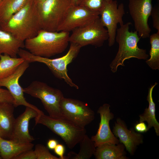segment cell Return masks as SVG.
Instances as JSON below:
<instances>
[{
  "label": "cell",
  "mask_w": 159,
  "mask_h": 159,
  "mask_svg": "<svg viewBox=\"0 0 159 159\" xmlns=\"http://www.w3.org/2000/svg\"><path fill=\"white\" fill-rule=\"evenodd\" d=\"M42 29L37 8L33 0L0 24V29L24 42L36 36Z\"/></svg>",
  "instance_id": "1"
},
{
  "label": "cell",
  "mask_w": 159,
  "mask_h": 159,
  "mask_svg": "<svg viewBox=\"0 0 159 159\" xmlns=\"http://www.w3.org/2000/svg\"><path fill=\"white\" fill-rule=\"evenodd\" d=\"M69 32L41 29L35 37L24 42V47L32 54L49 58L64 52L69 42Z\"/></svg>",
  "instance_id": "2"
},
{
  "label": "cell",
  "mask_w": 159,
  "mask_h": 159,
  "mask_svg": "<svg viewBox=\"0 0 159 159\" xmlns=\"http://www.w3.org/2000/svg\"><path fill=\"white\" fill-rule=\"evenodd\" d=\"M131 22L120 26L117 29L115 39L119 44L117 52L110 64L111 70L115 72L119 66H124V61L131 58L147 60L148 55L145 49L140 48L138 45L140 38L137 32L130 31Z\"/></svg>",
  "instance_id": "3"
},
{
  "label": "cell",
  "mask_w": 159,
  "mask_h": 159,
  "mask_svg": "<svg viewBox=\"0 0 159 159\" xmlns=\"http://www.w3.org/2000/svg\"><path fill=\"white\" fill-rule=\"evenodd\" d=\"M81 48L76 43L70 42L69 50L65 55L54 59L34 55L22 48L19 49L18 55L29 63L37 62L45 64L56 77L63 79L70 86L78 89V86L69 76L67 68V65L77 56Z\"/></svg>",
  "instance_id": "4"
},
{
  "label": "cell",
  "mask_w": 159,
  "mask_h": 159,
  "mask_svg": "<svg viewBox=\"0 0 159 159\" xmlns=\"http://www.w3.org/2000/svg\"><path fill=\"white\" fill-rule=\"evenodd\" d=\"M35 125L45 126L59 136L69 149H73L86 135L85 128L80 127L64 118L56 119L44 113L35 118Z\"/></svg>",
  "instance_id": "5"
},
{
  "label": "cell",
  "mask_w": 159,
  "mask_h": 159,
  "mask_svg": "<svg viewBox=\"0 0 159 159\" xmlns=\"http://www.w3.org/2000/svg\"><path fill=\"white\" fill-rule=\"evenodd\" d=\"M23 90L24 93L39 99L49 116L56 119L64 118L60 103L64 96L60 90L44 82L34 81L23 88Z\"/></svg>",
  "instance_id": "6"
},
{
  "label": "cell",
  "mask_w": 159,
  "mask_h": 159,
  "mask_svg": "<svg viewBox=\"0 0 159 159\" xmlns=\"http://www.w3.org/2000/svg\"><path fill=\"white\" fill-rule=\"evenodd\" d=\"M72 5L71 0H45L37 5L42 29L57 31Z\"/></svg>",
  "instance_id": "7"
},
{
  "label": "cell",
  "mask_w": 159,
  "mask_h": 159,
  "mask_svg": "<svg viewBox=\"0 0 159 159\" xmlns=\"http://www.w3.org/2000/svg\"><path fill=\"white\" fill-rule=\"evenodd\" d=\"M72 31L69 42L76 43L81 47L89 45L100 47L108 39L107 30L101 23L100 17Z\"/></svg>",
  "instance_id": "8"
},
{
  "label": "cell",
  "mask_w": 159,
  "mask_h": 159,
  "mask_svg": "<svg viewBox=\"0 0 159 159\" xmlns=\"http://www.w3.org/2000/svg\"><path fill=\"white\" fill-rule=\"evenodd\" d=\"M60 107L64 118L81 127L85 128L95 118L94 112L87 103L79 100L64 97Z\"/></svg>",
  "instance_id": "9"
},
{
  "label": "cell",
  "mask_w": 159,
  "mask_h": 159,
  "mask_svg": "<svg viewBox=\"0 0 159 159\" xmlns=\"http://www.w3.org/2000/svg\"><path fill=\"white\" fill-rule=\"evenodd\" d=\"M100 18L102 25L107 28L108 35V45L112 46L115 42L117 25L124 24L123 17L125 14L124 5H118L117 1L112 0L103 2L99 12Z\"/></svg>",
  "instance_id": "10"
},
{
  "label": "cell",
  "mask_w": 159,
  "mask_h": 159,
  "mask_svg": "<svg viewBox=\"0 0 159 159\" xmlns=\"http://www.w3.org/2000/svg\"><path fill=\"white\" fill-rule=\"evenodd\" d=\"M152 0H129V14L134 23L135 30L139 37H149L151 31L148 24L153 8Z\"/></svg>",
  "instance_id": "11"
},
{
  "label": "cell",
  "mask_w": 159,
  "mask_h": 159,
  "mask_svg": "<svg viewBox=\"0 0 159 159\" xmlns=\"http://www.w3.org/2000/svg\"><path fill=\"white\" fill-rule=\"evenodd\" d=\"M29 62L24 60L13 74L0 79V87H6L10 92L14 99L13 105L15 107L20 105L29 107L34 110L39 115L44 113L36 106L26 101L24 96L23 88L19 83V78L29 67Z\"/></svg>",
  "instance_id": "12"
},
{
  "label": "cell",
  "mask_w": 159,
  "mask_h": 159,
  "mask_svg": "<svg viewBox=\"0 0 159 159\" xmlns=\"http://www.w3.org/2000/svg\"><path fill=\"white\" fill-rule=\"evenodd\" d=\"M99 14V12L91 10L82 6L72 5L57 32H69L98 18Z\"/></svg>",
  "instance_id": "13"
},
{
  "label": "cell",
  "mask_w": 159,
  "mask_h": 159,
  "mask_svg": "<svg viewBox=\"0 0 159 159\" xmlns=\"http://www.w3.org/2000/svg\"><path fill=\"white\" fill-rule=\"evenodd\" d=\"M110 107L109 104L105 103L100 106L97 110L100 118L99 128L96 135L91 138L96 147L105 143L115 144L120 143L119 139L115 136L110 128V121L114 116L110 111Z\"/></svg>",
  "instance_id": "14"
},
{
  "label": "cell",
  "mask_w": 159,
  "mask_h": 159,
  "mask_svg": "<svg viewBox=\"0 0 159 159\" xmlns=\"http://www.w3.org/2000/svg\"><path fill=\"white\" fill-rule=\"evenodd\" d=\"M112 132L131 155L134 154L137 147L143 142V135L132 128L128 129L125 122L120 118L115 122Z\"/></svg>",
  "instance_id": "15"
},
{
  "label": "cell",
  "mask_w": 159,
  "mask_h": 159,
  "mask_svg": "<svg viewBox=\"0 0 159 159\" xmlns=\"http://www.w3.org/2000/svg\"><path fill=\"white\" fill-rule=\"evenodd\" d=\"M39 115L33 109L26 107L24 112L15 119L12 132L9 140L18 143H32L35 139L29 134V122L30 120Z\"/></svg>",
  "instance_id": "16"
},
{
  "label": "cell",
  "mask_w": 159,
  "mask_h": 159,
  "mask_svg": "<svg viewBox=\"0 0 159 159\" xmlns=\"http://www.w3.org/2000/svg\"><path fill=\"white\" fill-rule=\"evenodd\" d=\"M14 106L12 103L0 102V137L9 140L15 118Z\"/></svg>",
  "instance_id": "17"
},
{
  "label": "cell",
  "mask_w": 159,
  "mask_h": 159,
  "mask_svg": "<svg viewBox=\"0 0 159 159\" xmlns=\"http://www.w3.org/2000/svg\"><path fill=\"white\" fill-rule=\"evenodd\" d=\"M125 148L120 143H105L96 147L94 155L96 159H127Z\"/></svg>",
  "instance_id": "18"
},
{
  "label": "cell",
  "mask_w": 159,
  "mask_h": 159,
  "mask_svg": "<svg viewBox=\"0 0 159 159\" xmlns=\"http://www.w3.org/2000/svg\"><path fill=\"white\" fill-rule=\"evenodd\" d=\"M34 146L32 143H18L0 137V155L4 159H14L24 152L32 149Z\"/></svg>",
  "instance_id": "19"
},
{
  "label": "cell",
  "mask_w": 159,
  "mask_h": 159,
  "mask_svg": "<svg viewBox=\"0 0 159 159\" xmlns=\"http://www.w3.org/2000/svg\"><path fill=\"white\" fill-rule=\"evenodd\" d=\"M24 47V42L17 39L10 33L0 29V55L6 54L16 58L19 49Z\"/></svg>",
  "instance_id": "20"
},
{
  "label": "cell",
  "mask_w": 159,
  "mask_h": 159,
  "mask_svg": "<svg viewBox=\"0 0 159 159\" xmlns=\"http://www.w3.org/2000/svg\"><path fill=\"white\" fill-rule=\"evenodd\" d=\"M158 84L156 82L149 88L147 100L149 103L148 108H146L144 113L140 115L139 122L146 121L148 123L147 129L148 131L153 127L155 130L157 136L159 135V123L157 120L155 115V104L152 97V92L155 86Z\"/></svg>",
  "instance_id": "21"
},
{
  "label": "cell",
  "mask_w": 159,
  "mask_h": 159,
  "mask_svg": "<svg viewBox=\"0 0 159 159\" xmlns=\"http://www.w3.org/2000/svg\"><path fill=\"white\" fill-rule=\"evenodd\" d=\"M30 0H2L0 2V24L7 21Z\"/></svg>",
  "instance_id": "22"
},
{
  "label": "cell",
  "mask_w": 159,
  "mask_h": 159,
  "mask_svg": "<svg viewBox=\"0 0 159 159\" xmlns=\"http://www.w3.org/2000/svg\"><path fill=\"white\" fill-rule=\"evenodd\" d=\"M24 61L21 57H12L6 54L0 55V79L13 74Z\"/></svg>",
  "instance_id": "23"
},
{
  "label": "cell",
  "mask_w": 159,
  "mask_h": 159,
  "mask_svg": "<svg viewBox=\"0 0 159 159\" xmlns=\"http://www.w3.org/2000/svg\"><path fill=\"white\" fill-rule=\"evenodd\" d=\"M79 143L80 149L79 153L69 152L66 156L67 159H89L94 155L96 147L94 142L87 135Z\"/></svg>",
  "instance_id": "24"
},
{
  "label": "cell",
  "mask_w": 159,
  "mask_h": 159,
  "mask_svg": "<svg viewBox=\"0 0 159 159\" xmlns=\"http://www.w3.org/2000/svg\"><path fill=\"white\" fill-rule=\"evenodd\" d=\"M151 47L150 58L146 61L147 64L153 70L159 69V32L149 36Z\"/></svg>",
  "instance_id": "25"
},
{
  "label": "cell",
  "mask_w": 159,
  "mask_h": 159,
  "mask_svg": "<svg viewBox=\"0 0 159 159\" xmlns=\"http://www.w3.org/2000/svg\"><path fill=\"white\" fill-rule=\"evenodd\" d=\"M112 0H78L77 5L82 6L94 11L99 12L105 1Z\"/></svg>",
  "instance_id": "26"
},
{
  "label": "cell",
  "mask_w": 159,
  "mask_h": 159,
  "mask_svg": "<svg viewBox=\"0 0 159 159\" xmlns=\"http://www.w3.org/2000/svg\"><path fill=\"white\" fill-rule=\"evenodd\" d=\"M34 151L37 159H60L59 158L52 155L47 147L41 144L36 145Z\"/></svg>",
  "instance_id": "27"
},
{
  "label": "cell",
  "mask_w": 159,
  "mask_h": 159,
  "mask_svg": "<svg viewBox=\"0 0 159 159\" xmlns=\"http://www.w3.org/2000/svg\"><path fill=\"white\" fill-rule=\"evenodd\" d=\"M157 4L153 7L150 16L152 19L153 27L159 32V6Z\"/></svg>",
  "instance_id": "28"
},
{
  "label": "cell",
  "mask_w": 159,
  "mask_h": 159,
  "mask_svg": "<svg viewBox=\"0 0 159 159\" xmlns=\"http://www.w3.org/2000/svg\"><path fill=\"white\" fill-rule=\"evenodd\" d=\"M14 98L8 90L0 88V102L14 103Z\"/></svg>",
  "instance_id": "29"
},
{
  "label": "cell",
  "mask_w": 159,
  "mask_h": 159,
  "mask_svg": "<svg viewBox=\"0 0 159 159\" xmlns=\"http://www.w3.org/2000/svg\"><path fill=\"white\" fill-rule=\"evenodd\" d=\"M34 150L32 149L26 151L16 157L14 159H37Z\"/></svg>",
  "instance_id": "30"
},
{
  "label": "cell",
  "mask_w": 159,
  "mask_h": 159,
  "mask_svg": "<svg viewBox=\"0 0 159 159\" xmlns=\"http://www.w3.org/2000/svg\"><path fill=\"white\" fill-rule=\"evenodd\" d=\"M54 150L55 153L59 156L60 159H67L66 156L64 155L65 148L64 145L58 144Z\"/></svg>",
  "instance_id": "31"
},
{
  "label": "cell",
  "mask_w": 159,
  "mask_h": 159,
  "mask_svg": "<svg viewBox=\"0 0 159 159\" xmlns=\"http://www.w3.org/2000/svg\"><path fill=\"white\" fill-rule=\"evenodd\" d=\"M134 129L136 131L140 133L146 132L148 131L147 126L144 122H139L135 124Z\"/></svg>",
  "instance_id": "32"
},
{
  "label": "cell",
  "mask_w": 159,
  "mask_h": 159,
  "mask_svg": "<svg viewBox=\"0 0 159 159\" xmlns=\"http://www.w3.org/2000/svg\"><path fill=\"white\" fill-rule=\"evenodd\" d=\"M58 144V142L56 140L54 139H50L47 141V147L49 149L54 150Z\"/></svg>",
  "instance_id": "33"
},
{
  "label": "cell",
  "mask_w": 159,
  "mask_h": 159,
  "mask_svg": "<svg viewBox=\"0 0 159 159\" xmlns=\"http://www.w3.org/2000/svg\"><path fill=\"white\" fill-rule=\"evenodd\" d=\"M45 0H33L37 5H38L44 2Z\"/></svg>",
  "instance_id": "34"
},
{
  "label": "cell",
  "mask_w": 159,
  "mask_h": 159,
  "mask_svg": "<svg viewBox=\"0 0 159 159\" xmlns=\"http://www.w3.org/2000/svg\"><path fill=\"white\" fill-rule=\"evenodd\" d=\"M78 0H71L73 5H77Z\"/></svg>",
  "instance_id": "35"
},
{
  "label": "cell",
  "mask_w": 159,
  "mask_h": 159,
  "mask_svg": "<svg viewBox=\"0 0 159 159\" xmlns=\"http://www.w3.org/2000/svg\"><path fill=\"white\" fill-rule=\"evenodd\" d=\"M0 159H1V156L0 155Z\"/></svg>",
  "instance_id": "36"
},
{
  "label": "cell",
  "mask_w": 159,
  "mask_h": 159,
  "mask_svg": "<svg viewBox=\"0 0 159 159\" xmlns=\"http://www.w3.org/2000/svg\"><path fill=\"white\" fill-rule=\"evenodd\" d=\"M2 1V0H0V2Z\"/></svg>",
  "instance_id": "37"
}]
</instances>
